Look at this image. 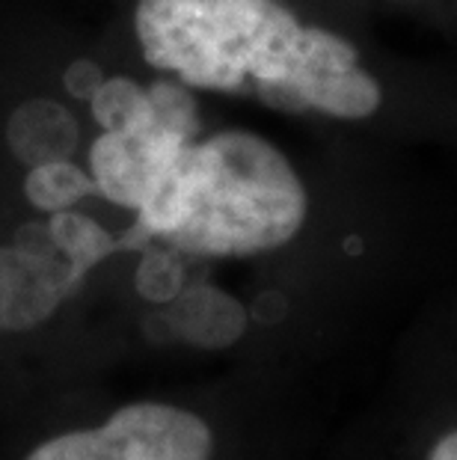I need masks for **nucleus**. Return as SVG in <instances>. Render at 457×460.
<instances>
[{
	"mask_svg": "<svg viewBox=\"0 0 457 460\" xmlns=\"http://www.w3.org/2000/svg\"><path fill=\"white\" fill-rule=\"evenodd\" d=\"M134 31L145 63L193 90L336 119H365L381 107L356 48L300 24L279 0H137Z\"/></svg>",
	"mask_w": 457,
	"mask_h": 460,
	"instance_id": "obj_1",
	"label": "nucleus"
},
{
	"mask_svg": "<svg viewBox=\"0 0 457 460\" xmlns=\"http://www.w3.org/2000/svg\"><path fill=\"white\" fill-rule=\"evenodd\" d=\"M306 211L303 181L274 143L220 131L184 146L131 234L161 238L190 256L238 259L288 243Z\"/></svg>",
	"mask_w": 457,
	"mask_h": 460,
	"instance_id": "obj_2",
	"label": "nucleus"
},
{
	"mask_svg": "<svg viewBox=\"0 0 457 460\" xmlns=\"http://www.w3.org/2000/svg\"><path fill=\"white\" fill-rule=\"evenodd\" d=\"M149 113L122 131H101L90 149L95 188L104 199L140 211L172 161L199 134L197 102L188 84L158 81L149 86Z\"/></svg>",
	"mask_w": 457,
	"mask_h": 460,
	"instance_id": "obj_3",
	"label": "nucleus"
},
{
	"mask_svg": "<svg viewBox=\"0 0 457 460\" xmlns=\"http://www.w3.org/2000/svg\"><path fill=\"white\" fill-rule=\"evenodd\" d=\"M214 434L190 410L137 401L107 422L45 439L24 460H211Z\"/></svg>",
	"mask_w": 457,
	"mask_h": 460,
	"instance_id": "obj_4",
	"label": "nucleus"
},
{
	"mask_svg": "<svg viewBox=\"0 0 457 460\" xmlns=\"http://www.w3.org/2000/svg\"><path fill=\"white\" fill-rule=\"evenodd\" d=\"M77 286L69 261L42 223L18 229L13 247L0 250V330L42 324Z\"/></svg>",
	"mask_w": 457,
	"mask_h": 460,
	"instance_id": "obj_5",
	"label": "nucleus"
},
{
	"mask_svg": "<svg viewBox=\"0 0 457 460\" xmlns=\"http://www.w3.org/2000/svg\"><path fill=\"white\" fill-rule=\"evenodd\" d=\"M6 143L27 166L69 158L77 146V122L60 102L31 99L18 104L6 122Z\"/></svg>",
	"mask_w": 457,
	"mask_h": 460,
	"instance_id": "obj_6",
	"label": "nucleus"
},
{
	"mask_svg": "<svg viewBox=\"0 0 457 460\" xmlns=\"http://www.w3.org/2000/svg\"><path fill=\"white\" fill-rule=\"evenodd\" d=\"M244 309L223 291L211 286H197L172 303L170 324L181 339L197 341L202 348L232 345L244 332Z\"/></svg>",
	"mask_w": 457,
	"mask_h": 460,
	"instance_id": "obj_7",
	"label": "nucleus"
},
{
	"mask_svg": "<svg viewBox=\"0 0 457 460\" xmlns=\"http://www.w3.org/2000/svg\"><path fill=\"white\" fill-rule=\"evenodd\" d=\"M48 232H51V241H54V247L60 250V256L69 261L77 286H81V279L86 277V270L95 268L101 259H107L119 247V241L104 226H99L92 217L77 214L72 208L51 214Z\"/></svg>",
	"mask_w": 457,
	"mask_h": 460,
	"instance_id": "obj_8",
	"label": "nucleus"
},
{
	"mask_svg": "<svg viewBox=\"0 0 457 460\" xmlns=\"http://www.w3.org/2000/svg\"><path fill=\"white\" fill-rule=\"evenodd\" d=\"M24 193L33 208L57 214V211L75 208L81 199L99 193V188H95L92 175H86L77 164L63 158V161H48V164L31 166V172H27V179H24Z\"/></svg>",
	"mask_w": 457,
	"mask_h": 460,
	"instance_id": "obj_9",
	"label": "nucleus"
},
{
	"mask_svg": "<svg viewBox=\"0 0 457 460\" xmlns=\"http://www.w3.org/2000/svg\"><path fill=\"white\" fill-rule=\"evenodd\" d=\"M90 107L101 131H122L149 113L152 99L149 90H143L131 77H104V84L92 93Z\"/></svg>",
	"mask_w": 457,
	"mask_h": 460,
	"instance_id": "obj_10",
	"label": "nucleus"
},
{
	"mask_svg": "<svg viewBox=\"0 0 457 460\" xmlns=\"http://www.w3.org/2000/svg\"><path fill=\"white\" fill-rule=\"evenodd\" d=\"M176 282H179V270L167 256L145 259L137 270V288L152 300H170L176 295Z\"/></svg>",
	"mask_w": 457,
	"mask_h": 460,
	"instance_id": "obj_11",
	"label": "nucleus"
},
{
	"mask_svg": "<svg viewBox=\"0 0 457 460\" xmlns=\"http://www.w3.org/2000/svg\"><path fill=\"white\" fill-rule=\"evenodd\" d=\"M63 84L75 99H92V93L104 84V72L92 60H75L63 75Z\"/></svg>",
	"mask_w": 457,
	"mask_h": 460,
	"instance_id": "obj_12",
	"label": "nucleus"
},
{
	"mask_svg": "<svg viewBox=\"0 0 457 460\" xmlns=\"http://www.w3.org/2000/svg\"><path fill=\"white\" fill-rule=\"evenodd\" d=\"M427 460H457V428L436 439L434 448L427 452Z\"/></svg>",
	"mask_w": 457,
	"mask_h": 460,
	"instance_id": "obj_13",
	"label": "nucleus"
}]
</instances>
